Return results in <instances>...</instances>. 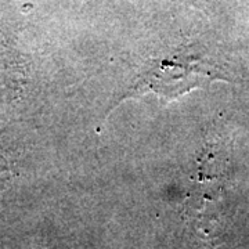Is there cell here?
<instances>
[{"label": "cell", "instance_id": "obj_1", "mask_svg": "<svg viewBox=\"0 0 249 249\" xmlns=\"http://www.w3.org/2000/svg\"><path fill=\"white\" fill-rule=\"evenodd\" d=\"M214 71L216 70L211 64L191 54L150 61L136 78L133 85L116 100V104L108 111L107 116L124 100L144 96L147 93H154L166 101L176 100L191 90L204 88L205 83L211 82V79L219 78Z\"/></svg>", "mask_w": 249, "mask_h": 249}, {"label": "cell", "instance_id": "obj_2", "mask_svg": "<svg viewBox=\"0 0 249 249\" xmlns=\"http://www.w3.org/2000/svg\"><path fill=\"white\" fill-rule=\"evenodd\" d=\"M89 3H97V1H100V0H88Z\"/></svg>", "mask_w": 249, "mask_h": 249}]
</instances>
